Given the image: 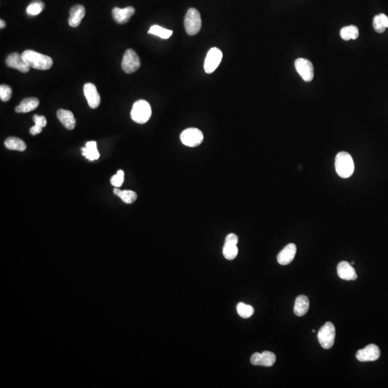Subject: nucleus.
<instances>
[{
    "label": "nucleus",
    "mask_w": 388,
    "mask_h": 388,
    "mask_svg": "<svg viewBox=\"0 0 388 388\" xmlns=\"http://www.w3.org/2000/svg\"><path fill=\"white\" fill-rule=\"evenodd\" d=\"M6 65L10 68H15L22 73H27L30 71V67L25 64L22 54L12 53L7 56L5 61Z\"/></svg>",
    "instance_id": "14"
},
{
    "label": "nucleus",
    "mask_w": 388,
    "mask_h": 388,
    "mask_svg": "<svg viewBox=\"0 0 388 388\" xmlns=\"http://www.w3.org/2000/svg\"><path fill=\"white\" fill-rule=\"evenodd\" d=\"M4 146L7 149L11 150V151H21V152L25 151L27 148V146L24 143L23 140L15 137H10L7 138L4 142Z\"/></svg>",
    "instance_id": "23"
},
{
    "label": "nucleus",
    "mask_w": 388,
    "mask_h": 388,
    "mask_svg": "<svg viewBox=\"0 0 388 388\" xmlns=\"http://www.w3.org/2000/svg\"><path fill=\"white\" fill-rule=\"evenodd\" d=\"M201 18L199 12L195 8L188 10L184 19L186 33L189 36H195L201 28Z\"/></svg>",
    "instance_id": "4"
},
{
    "label": "nucleus",
    "mask_w": 388,
    "mask_h": 388,
    "mask_svg": "<svg viewBox=\"0 0 388 388\" xmlns=\"http://www.w3.org/2000/svg\"><path fill=\"white\" fill-rule=\"evenodd\" d=\"M380 350L377 345H367L364 349H360L356 354V357L360 362H373L376 361L380 358Z\"/></svg>",
    "instance_id": "11"
},
{
    "label": "nucleus",
    "mask_w": 388,
    "mask_h": 388,
    "mask_svg": "<svg viewBox=\"0 0 388 388\" xmlns=\"http://www.w3.org/2000/svg\"><path fill=\"white\" fill-rule=\"evenodd\" d=\"M222 52L217 48H212L208 52L204 62V70L205 72L209 74L212 73L219 65L222 60Z\"/></svg>",
    "instance_id": "8"
},
{
    "label": "nucleus",
    "mask_w": 388,
    "mask_h": 388,
    "mask_svg": "<svg viewBox=\"0 0 388 388\" xmlns=\"http://www.w3.org/2000/svg\"><path fill=\"white\" fill-rule=\"evenodd\" d=\"M85 8L84 6L81 4L73 6L70 10V17L68 18L69 25L73 27H78L85 18Z\"/></svg>",
    "instance_id": "18"
},
{
    "label": "nucleus",
    "mask_w": 388,
    "mask_h": 388,
    "mask_svg": "<svg viewBox=\"0 0 388 388\" xmlns=\"http://www.w3.org/2000/svg\"><path fill=\"white\" fill-rule=\"evenodd\" d=\"M181 143L184 146L195 148L200 146L204 140V134L197 128H188L180 136Z\"/></svg>",
    "instance_id": "6"
},
{
    "label": "nucleus",
    "mask_w": 388,
    "mask_h": 388,
    "mask_svg": "<svg viewBox=\"0 0 388 388\" xmlns=\"http://www.w3.org/2000/svg\"><path fill=\"white\" fill-rule=\"evenodd\" d=\"M148 33L160 37V38H163V39H169L172 36V30H168V29L163 28V27L159 25H152L150 28Z\"/></svg>",
    "instance_id": "26"
},
{
    "label": "nucleus",
    "mask_w": 388,
    "mask_h": 388,
    "mask_svg": "<svg viewBox=\"0 0 388 388\" xmlns=\"http://www.w3.org/2000/svg\"><path fill=\"white\" fill-rule=\"evenodd\" d=\"M238 237L235 234L227 235L223 247V255L228 260L235 259L238 255Z\"/></svg>",
    "instance_id": "10"
},
{
    "label": "nucleus",
    "mask_w": 388,
    "mask_h": 388,
    "mask_svg": "<svg viewBox=\"0 0 388 388\" xmlns=\"http://www.w3.org/2000/svg\"><path fill=\"white\" fill-rule=\"evenodd\" d=\"M39 100L37 98H26L21 102V105L15 108L17 113H27L38 108Z\"/></svg>",
    "instance_id": "20"
},
{
    "label": "nucleus",
    "mask_w": 388,
    "mask_h": 388,
    "mask_svg": "<svg viewBox=\"0 0 388 388\" xmlns=\"http://www.w3.org/2000/svg\"><path fill=\"white\" fill-rule=\"evenodd\" d=\"M276 356L271 352H263L262 353H254L250 358V362L256 366H272L276 363Z\"/></svg>",
    "instance_id": "12"
},
{
    "label": "nucleus",
    "mask_w": 388,
    "mask_h": 388,
    "mask_svg": "<svg viewBox=\"0 0 388 388\" xmlns=\"http://www.w3.org/2000/svg\"><path fill=\"white\" fill-rule=\"evenodd\" d=\"M12 97V88L5 85L0 86V99L2 102H7Z\"/></svg>",
    "instance_id": "29"
},
{
    "label": "nucleus",
    "mask_w": 388,
    "mask_h": 388,
    "mask_svg": "<svg viewBox=\"0 0 388 388\" xmlns=\"http://www.w3.org/2000/svg\"><path fill=\"white\" fill-rule=\"evenodd\" d=\"M22 59L30 68L38 70H48L53 65L51 58L34 50H27L22 54Z\"/></svg>",
    "instance_id": "1"
},
{
    "label": "nucleus",
    "mask_w": 388,
    "mask_h": 388,
    "mask_svg": "<svg viewBox=\"0 0 388 388\" xmlns=\"http://www.w3.org/2000/svg\"><path fill=\"white\" fill-rule=\"evenodd\" d=\"M296 251H297V248H296V244L293 243L288 244L280 252L277 257L278 262L281 265H289L294 259Z\"/></svg>",
    "instance_id": "15"
},
{
    "label": "nucleus",
    "mask_w": 388,
    "mask_h": 388,
    "mask_svg": "<svg viewBox=\"0 0 388 388\" xmlns=\"http://www.w3.org/2000/svg\"><path fill=\"white\" fill-rule=\"evenodd\" d=\"M379 16H380V21H381L382 23H383V25L387 28L388 27V17L387 15H385V14H379Z\"/></svg>",
    "instance_id": "35"
},
{
    "label": "nucleus",
    "mask_w": 388,
    "mask_h": 388,
    "mask_svg": "<svg viewBox=\"0 0 388 388\" xmlns=\"http://www.w3.org/2000/svg\"><path fill=\"white\" fill-rule=\"evenodd\" d=\"M340 36L342 37V39L345 40V41H349V40L352 39L350 27L346 26V27H343L341 30Z\"/></svg>",
    "instance_id": "32"
},
{
    "label": "nucleus",
    "mask_w": 388,
    "mask_h": 388,
    "mask_svg": "<svg viewBox=\"0 0 388 388\" xmlns=\"http://www.w3.org/2000/svg\"><path fill=\"white\" fill-rule=\"evenodd\" d=\"M135 10L132 7H127L123 9L114 7L111 13L116 22L118 24H125L129 22Z\"/></svg>",
    "instance_id": "16"
},
{
    "label": "nucleus",
    "mask_w": 388,
    "mask_h": 388,
    "mask_svg": "<svg viewBox=\"0 0 388 388\" xmlns=\"http://www.w3.org/2000/svg\"><path fill=\"white\" fill-rule=\"evenodd\" d=\"M114 194L120 197L123 202L128 204H132L137 198V194L132 191H122L118 188H115L114 189Z\"/></svg>",
    "instance_id": "24"
},
{
    "label": "nucleus",
    "mask_w": 388,
    "mask_h": 388,
    "mask_svg": "<svg viewBox=\"0 0 388 388\" xmlns=\"http://www.w3.org/2000/svg\"><path fill=\"white\" fill-rule=\"evenodd\" d=\"M351 30V36H352V39L356 40L359 36V30L356 26L349 25Z\"/></svg>",
    "instance_id": "33"
},
{
    "label": "nucleus",
    "mask_w": 388,
    "mask_h": 388,
    "mask_svg": "<svg viewBox=\"0 0 388 388\" xmlns=\"http://www.w3.org/2000/svg\"><path fill=\"white\" fill-rule=\"evenodd\" d=\"M43 128H41V127L38 126V125H35L34 126L32 127L30 129V133L32 134V135H36V134H38L41 133L42 132Z\"/></svg>",
    "instance_id": "34"
},
{
    "label": "nucleus",
    "mask_w": 388,
    "mask_h": 388,
    "mask_svg": "<svg viewBox=\"0 0 388 388\" xmlns=\"http://www.w3.org/2000/svg\"><path fill=\"white\" fill-rule=\"evenodd\" d=\"M140 60L135 51L132 49H128L123 56L122 61V68L124 72L132 73L139 69Z\"/></svg>",
    "instance_id": "7"
},
{
    "label": "nucleus",
    "mask_w": 388,
    "mask_h": 388,
    "mask_svg": "<svg viewBox=\"0 0 388 388\" xmlns=\"http://www.w3.org/2000/svg\"><path fill=\"white\" fill-rule=\"evenodd\" d=\"M5 25L6 24L5 22H4V21H3V20H1V21H0V28H4V27H5Z\"/></svg>",
    "instance_id": "36"
},
{
    "label": "nucleus",
    "mask_w": 388,
    "mask_h": 388,
    "mask_svg": "<svg viewBox=\"0 0 388 388\" xmlns=\"http://www.w3.org/2000/svg\"><path fill=\"white\" fill-rule=\"evenodd\" d=\"M335 326L331 322H326L319 330L318 340L323 349H329L332 347L335 341Z\"/></svg>",
    "instance_id": "5"
},
{
    "label": "nucleus",
    "mask_w": 388,
    "mask_h": 388,
    "mask_svg": "<svg viewBox=\"0 0 388 388\" xmlns=\"http://www.w3.org/2000/svg\"><path fill=\"white\" fill-rule=\"evenodd\" d=\"M124 181H125V172L122 170L117 171V174L113 175L111 178V185L115 188L121 187Z\"/></svg>",
    "instance_id": "28"
},
{
    "label": "nucleus",
    "mask_w": 388,
    "mask_h": 388,
    "mask_svg": "<svg viewBox=\"0 0 388 388\" xmlns=\"http://www.w3.org/2000/svg\"><path fill=\"white\" fill-rule=\"evenodd\" d=\"M337 274L340 279L345 280H355L357 279V275L354 267L346 261L339 263L337 266Z\"/></svg>",
    "instance_id": "17"
},
{
    "label": "nucleus",
    "mask_w": 388,
    "mask_h": 388,
    "mask_svg": "<svg viewBox=\"0 0 388 388\" xmlns=\"http://www.w3.org/2000/svg\"><path fill=\"white\" fill-rule=\"evenodd\" d=\"M295 67L299 74L305 82H311L314 79V65L311 61L305 59H298L295 61Z\"/></svg>",
    "instance_id": "9"
},
{
    "label": "nucleus",
    "mask_w": 388,
    "mask_h": 388,
    "mask_svg": "<svg viewBox=\"0 0 388 388\" xmlns=\"http://www.w3.org/2000/svg\"><path fill=\"white\" fill-rule=\"evenodd\" d=\"M335 169L342 178H348L354 171V163L352 155L347 152H340L335 158Z\"/></svg>",
    "instance_id": "2"
},
{
    "label": "nucleus",
    "mask_w": 388,
    "mask_h": 388,
    "mask_svg": "<svg viewBox=\"0 0 388 388\" xmlns=\"http://www.w3.org/2000/svg\"><path fill=\"white\" fill-rule=\"evenodd\" d=\"M152 109L146 100H138L134 104L131 111V118L138 124L146 123L151 118Z\"/></svg>",
    "instance_id": "3"
},
{
    "label": "nucleus",
    "mask_w": 388,
    "mask_h": 388,
    "mask_svg": "<svg viewBox=\"0 0 388 388\" xmlns=\"http://www.w3.org/2000/svg\"><path fill=\"white\" fill-rule=\"evenodd\" d=\"M373 27L375 31L378 33H383L386 30V27L382 23L380 16L377 15L373 19Z\"/></svg>",
    "instance_id": "30"
},
{
    "label": "nucleus",
    "mask_w": 388,
    "mask_h": 388,
    "mask_svg": "<svg viewBox=\"0 0 388 388\" xmlns=\"http://www.w3.org/2000/svg\"><path fill=\"white\" fill-rule=\"evenodd\" d=\"M84 93L90 108L96 109L99 106L101 98L95 85L91 83L86 84L84 86Z\"/></svg>",
    "instance_id": "13"
},
{
    "label": "nucleus",
    "mask_w": 388,
    "mask_h": 388,
    "mask_svg": "<svg viewBox=\"0 0 388 388\" xmlns=\"http://www.w3.org/2000/svg\"><path fill=\"white\" fill-rule=\"evenodd\" d=\"M83 155L90 160H97L99 158L98 152L97 143L95 141L88 142L85 148H82Z\"/></svg>",
    "instance_id": "22"
},
{
    "label": "nucleus",
    "mask_w": 388,
    "mask_h": 388,
    "mask_svg": "<svg viewBox=\"0 0 388 388\" xmlns=\"http://www.w3.org/2000/svg\"><path fill=\"white\" fill-rule=\"evenodd\" d=\"M309 301L308 298L303 295L297 297L295 303L294 313L297 316H303L308 312L309 309Z\"/></svg>",
    "instance_id": "21"
},
{
    "label": "nucleus",
    "mask_w": 388,
    "mask_h": 388,
    "mask_svg": "<svg viewBox=\"0 0 388 388\" xmlns=\"http://www.w3.org/2000/svg\"><path fill=\"white\" fill-rule=\"evenodd\" d=\"M44 7H45V5H44V3L42 1H41V0H35V1H32L27 6L26 12H27V15H31V16H36V15H39V14L43 11Z\"/></svg>",
    "instance_id": "25"
},
{
    "label": "nucleus",
    "mask_w": 388,
    "mask_h": 388,
    "mask_svg": "<svg viewBox=\"0 0 388 388\" xmlns=\"http://www.w3.org/2000/svg\"><path fill=\"white\" fill-rule=\"evenodd\" d=\"M57 117L59 121L63 124L67 129L72 130L76 126V120L71 111L65 109H59L57 111Z\"/></svg>",
    "instance_id": "19"
},
{
    "label": "nucleus",
    "mask_w": 388,
    "mask_h": 388,
    "mask_svg": "<svg viewBox=\"0 0 388 388\" xmlns=\"http://www.w3.org/2000/svg\"><path fill=\"white\" fill-rule=\"evenodd\" d=\"M237 311L239 316L243 319H248L254 314V308L251 305L244 303H239L237 305Z\"/></svg>",
    "instance_id": "27"
},
{
    "label": "nucleus",
    "mask_w": 388,
    "mask_h": 388,
    "mask_svg": "<svg viewBox=\"0 0 388 388\" xmlns=\"http://www.w3.org/2000/svg\"><path fill=\"white\" fill-rule=\"evenodd\" d=\"M33 121L35 122V125L43 128L46 126L47 120L44 116H39L38 114L33 116Z\"/></svg>",
    "instance_id": "31"
}]
</instances>
